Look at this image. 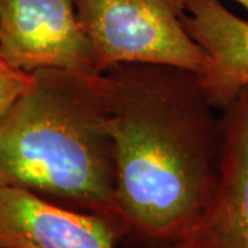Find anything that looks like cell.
Returning a JSON list of instances; mask_svg holds the SVG:
<instances>
[{
  "label": "cell",
  "instance_id": "4",
  "mask_svg": "<svg viewBox=\"0 0 248 248\" xmlns=\"http://www.w3.org/2000/svg\"><path fill=\"white\" fill-rule=\"evenodd\" d=\"M0 57L28 73H95L75 0H0Z\"/></svg>",
  "mask_w": 248,
  "mask_h": 248
},
{
  "label": "cell",
  "instance_id": "1",
  "mask_svg": "<svg viewBox=\"0 0 248 248\" xmlns=\"http://www.w3.org/2000/svg\"><path fill=\"white\" fill-rule=\"evenodd\" d=\"M102 76L124 240L177 246L213 197L221 110L205 97L197 73L185 69L127 63Z\"/></svg>",
  "mask_w": 248,
  "mask_h": 248
},
{
  "label": "cell",
  "instance_id": "8",
  "mask_svg": "<svg viewBox=\"0 0 248 248\" xmlns=\"http://www.w3.org/2000/svg\"><path fill=\"white\" fill-rule=\"evenodd\" d=\"M32 81L33 73L17 69L0 57V123Z\"/></svg>",
  "mask_w": 248,
  "mask_h": 248
},
{
  "label": "cell",
  "instance_id": "2",
  "mask_svg": "<svg viewBox=\"0 0 248 248\" xmlns=\"http://www.w3.org/2000/svg\"><path fill=\"white\" fill-rule=\"evenodd\" d=\"M0 184L102 217L122 231L102 75L33 73L29 89L0 123Z\"/></svg>",
  "mask_w": 248,
  "mask_h": 248
},
{
  "label": "cell",
  "instance_id": "3",
  "mask_svg": "<svg viewBox=\"0 0 248 248\" xmlns=\"http://www.w3.org/2000/svg\"><path fill=\"white\" fill-rule=\"evenodd\" d=\"M94 72L163 65L200 75L207 57L184 25L186 0H75Z\"/></svg>",
  "mask_w": 248,
  "mask_h": 248
},
{
  "label": "cell",
  "instance_id": "6",
  "mask_svg": "<svg viewBox=\"0 0 248 248\" xmlns=\"http://www.w3.org/2000/svg\"><path fill=\"white\" fill-rule=\"evenodd\" d=\"M115 223L0 184V248H117Z\"/></svg>",
  "mask_w": 248,
  "mask_h": 248
},
{
  "label": "cell",
  "instance_id": "9",
  "mask_svg": "<svg viewBox=\"0 0 248 248\" xmlns=\"http://www.w3.org/2000/svg\"><path fill=\"white\" fill-rule=\"evenodd\" d=\"M234 1H237L240 6L247 11V14H248V0H234Z\"/></svg>",
  "mask_w": 248,
  "mask_h": 248
},
{
  "label": "cell",
  "instance_id": "10",
  "mask_svg": "<svg viewBox=\"0 0 248 248\" xmlns=\"http://www.w3.org/2000/svg\"><path fill=\"white\" fill-rule=\"evenodd\" d=\"M143 248H177V247H174V246H148V247H143Z\"/></svg>",
  "mask_w": 248,
  "mask_h": 248
},
{
  "label": "cell",
  "instance_id": "7",
  "mask_svg": "<svg viewBox=\"0 0 248 248\" xmlns=\"http://www.w3.org/2000/svg\"><path fill=\"white\" fill-rule=\"evenodd\" d=\"M184 25L207 57L199 76L205 97L222 110L248 87V19L221 0H186Z\"/></svg>",
  "mask_w": 248,
  "mask_h": 248
},
{
  "label": "cell",
  "instance_id": "5",
  "mask_svg": "<svg viewBox=\"0 0 248 248\" xmlns=\"http://www.w3.org/2000/svg\"><path fill=\"white\" fill-rule=\"evenodd\" d=\"M218 181L200 219L177 248H248V87L221 110Z\"/></svg>",
  "mask_w": 248,
  "mask_h": 248
}]
</instances>
